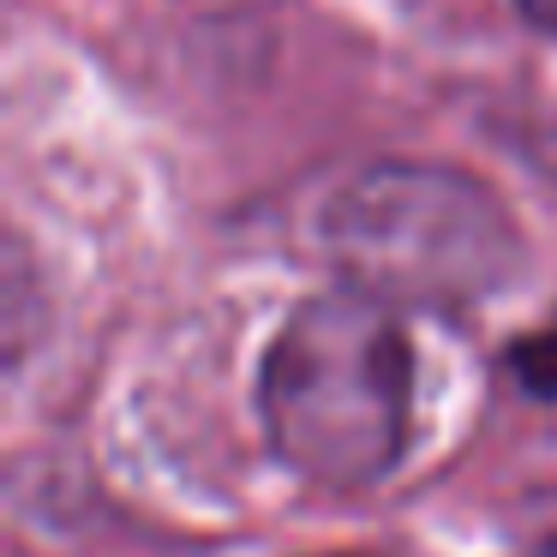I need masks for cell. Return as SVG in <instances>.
I'll use <instances>...</instances> for the list:
<instances>
[{
    "label": "cell",
    "mask_w": 557,
    "mask_h": 557,
    "mask_svg": "<svg viewBox=\"0 0 557 557\" xmlns=\"http://www.w3.org/2000/svg\"><path fill=\"white\" fill-rule=\"evenodd\" d=\"M408 336L360 288L312 294L270 336L258 413L270 449L318 485H372L408 437Z\"/></svg>",
    "instance_id": "1"
},
{
    "label": "cell",
    "mask_w": 557,
    "mask_h": 557,
    "mask_svg": "<svg viewBox=\"0 0 557 557\" xmlns=\"http://www.w3.org/2000/svg\"><path fill=\"white\" fill-rule=\"evenodd\" d=\"M348 288L372 300L461 306L516 270V234L485 186L456 169L377 162L354 174L324 216Z\"/></svg>",
    "instance_id": "2"
},
{
    "label": "cell",
    "mask_w": 557,
    "mask_h": 557,
    "mask_svg": "<svg viewBox=\"0 0 557 557\" xmlns=\"http://www.w3.org/2000/svg\"><path fill=\"white\" fill-rule=\"evenodd\" d=\"M509 377H516L528 396L540 401H557V312L545 318L540 330L509 342Z\"/></svg>",
    "instance_id": "3"
},
{
    "label": "cell",
    "mask_w": 557,
    "mask_h": 557,
    "mask_svg": "<svg viewBox=\"0 0 557 557\" xmlns=\"http://www.w3.org/2000/svg\"><path fill=\"white\" fill-rule=\"evenodd\" d=\"M521 13L533 18V25H545V30H557V0H516Z\"/></svg>",
    "instance_id": "4"
}]
</instances>
